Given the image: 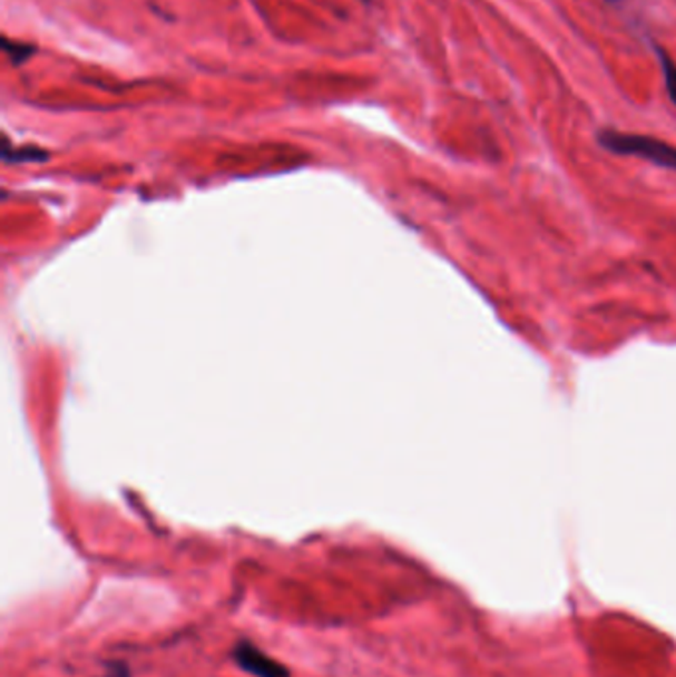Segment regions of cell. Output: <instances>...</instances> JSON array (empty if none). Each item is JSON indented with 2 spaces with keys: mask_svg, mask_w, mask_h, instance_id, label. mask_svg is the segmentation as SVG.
<instances>
[{
  "mask_svg": "<svg viewBox=\"0 0 676 677\" xmlns=\"http://www.w3.org/2000/svg\"><path fill=\"white\" fill-rule=\"evenodd\" d=\"M599 147L607 153L621 155V157H637L649 160L657 167L676 173V147L657 137L640 134H625L617 129H601L597 134Z\"/></svg>",
  "mask_w": 676,
  "mask_h": 677,
  "instance_id": "1",
  "label": "cell"
},
{
  "mask_svg": "<svg viewBox=\"0 0 676 677\" xmlns=\"http://www.w3.org/2000/svg\"><path fill=\"white\" fill-rule=\"evenodd\" d=\"M233 659L238 668L254 677H290L286 666H282L278 659L271 658L253 641H238L233 650Z\"/></svg>",
  "mask_w": 676,
  "mask_h": 677,
  "instance_id": "2",
  "label": "cell"
},
{
  "mask_svg": "<svg viewBox=\"0 0 676 677\" xmlns=\"http://www.w3.org/2000/svg\"><path fill=\"white\" fill-rule=\"evenodd\" d=\"M0 46H2V52L7 53L9 62L12 66H17V68L25 66L38 52L37 46L19 42V40H10L9 36H2Z\"/></svg>",
  "mask_w": 676,
  "mask_h": 677,
  "instance_id": "3",
  "label": "cell"
},
{
  "mask_svg": "<svg viewBox=\"0 0 676 677\" xmlns=\"http://www.w3.org/2000/svg\"><path fill=\"white\" fill-rule=\"evenodd\" d=\"M655 53H657L660 71H663V78H665L668 98L676 106V62L663 46L655 45Z\"/></svg>",
  "mask_w": 676,
  "mask_h": 677,
  "instance_id": "4",
  "label": "cell"
},
{
  "mask_svg": "<svg viewBox=\"0 0 676 677\" xmlns=\"http://www.w3.org/2000/svg\"><path fill=\"white\" fill-rule=\"evenodd\" d=\"M101 677H129V669L121 661L106 664V674Z\"/></svg>",
  "mask_w": 676,
  "mask_h": 677,
  "instance_id": "5",
  "label": "cell"
},
{
  "mask_svg": "<svg viewBox=\"0 0 676 677\" xmlns=\"http://www.w3.org/2000/svg\"><path fill=\"white\" fill-rule=\"evenodd\" d=\"M609 2H615V0H609Z\"/></svg>",
  "mask_w": 676,
  "mask_h": 677,
  "instance_id": "6",
  "label": "cell"
},
{
  "mask_svg": "<svg viewBox=\"0 0 676 677\" xmlns=\"http://www.w3.org/2000/svg\"><path fill=\"white\" fill-rule=\"evenodd\" d=\"M368 2H370V0H368Z\"/></svg>",
  "mask_w": 676,
  "mask_h": 677,
  "instance_id": "7",
  "label": "cell"
}]
</instances>
